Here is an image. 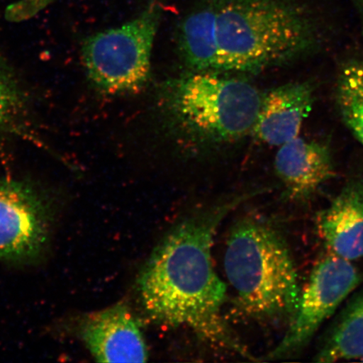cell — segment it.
<instances>
[{
  "mask_svg": "<svg viewBox=\"0 0 363 363\" xmlns=\"http://www.w3.org/2000/svg\"><path fill=\"white\" fill-rule=\"evenodd\" d=\"M240 202L235 198L177 224L154 248L138 286L144 311L155 323L188 328L208 342L247 356L222 318L226 285L212 260L217 230Z\"/></svg>",
  "mask_w": 363,
  "mask_h": 363,
  "instance_id": "obj_1",
  "label": "cell"
},
{
  "mask_svg": "<svg viewBox=\"0 0 363 363\" xmlns=\"http://www.w3.org/2000/svg\"><path fill=\"white\" fill-rule=\"evenodd\" d=\"M219 72L255 74L311 54L323 34L303 0H212Z\"/></svg>",
  "mask_w": 363,
  "mask_h": 363,
  "instance_id": "obj_2",
  "label": "cell"
},
{
  "mask_svg": "<svg viewBox=\"0 0 363 363\" xmlns=\"http://www.w3.org/2000/svg\"><path fill=\"white\" fill-rule=\"evenodd\" d=\"M225 271L238 305L257 320H291L301 289L287 244L269 224L245 217L230 230Z\"/></svg>",
  "mask_w": 363,
  "mask_h": 363,
  "instance_id": "obj_3",
  "label": "cell"
},
{
  "mask_svg": "<svg viewBox=\"0 0 363 363\" xmlns=\"http://www.w3.org/2000/svg\"><path fill=\"white\" fill-rule=\"evenodd\" d=\"M192 72L167 82L164 106L190 135L213 143L233 142L252 134L263 94L248 81Z\"/></svg>",
  "mask_w": 363,
  "mask_h": 363,
  "instance_id": "obj_4",
  "label": "cell"
},
{
  "mask_svg": "<svg viewBox=\"0 0 363 363\" xmlns=\"http://www.w3.org/2000/svg\"><path fill=\"white\" fill-rule=\"evenodd\" d=\"M162 15L161 4L152 2L135 19L85 40L82 59L95 87L123 94L138 92L147 84Z\"/></svg>",
  "mask_w": 363,
  "mask_h": 363,
  "instance_id": "obj_5",
  "label": "cell"
},
{
  "mask_svg": "<svg viewBox=\"0 0 363 363\" xmlns=\"http://www.w3.org/2000/svg\"><path fill=\"white\" fill-rule=\"evenodd\" d=\"M55 216V203L43 190L28 182L0 179V262L40 261Z\"/></svg>",
  "mask_w": 363,
  "mask_h": 363,
  "instance_id": "obj_6",
  "label": "cell"
},
{
  "mask_svg": "<svg viewBox=\"0 0 363 363\" xmlns=\"http://www.w3.org/2000/svg\"><path fill=\"white\" fill-rule=\"evenodd\" d=\"M359 283V272L352 262L330 252L321 258L301 293L284 338L269 354V359L289 357L305 347Z\"/></svg>",
  "mask_w": 363,
  "mask_h": 363,
  "instance_id": "obj_7",
  "label": "cell"
},
{
  "mask_svg": "<svg viewBox=\"0 0 363 363\" xmlns=\"http://www.w3.org/2000/svg\"><path fill=\"white\" fill-rule=\"evenodd\" d=\"M68 330L99 362L148 360V347L139 321L124 303L72 318Z\"/></svg>",
  "mask_w": 363,
  "mask_h": 363,
  "instance_id": "obj_8",
  "label": "cell"
},
{
  "mask_svg": "<svg viewBox=\"0 0 363 363\" xmlns=\"http://www.w3.org/2000/svg\"><path fill=\"white\" fill-rule=\"evenodd\" d=\"M315 101L314 87L294 82L263 94L252 135L263 143L280 147L296 138Z\"/></svg>",
  "mask_w": 363,
  "mask_h": 363,
  "instance_id": "obj_9",
  "label": "cell"
},
{
  "mask_svg": "<svg viewBox=\"0 0 363 363\" xmlns=\"http://www.w3.org/2000/svg\"><path fill=\"white\" fill-rule=\"evenodd\" d=\"M274 169L286 191L295 199L311 196L335 175L329 147L299 136L279 147Z\"/></svg>",
  "mask_w": 363,
  "mask_h": 363,
  "instance_id": "obj_10",
  "label": "cell"
},
{
  "mask_svg": "<svg viewBox=\"0 0 363 363\" xmlns=\"http://www.w3.org/2000/svg\"><path fill=\"white\" fill-rule=\"evenodd\" d=\"M317 226L330 253L350 262L363 257V182L345 186L318 216Z\"/></svg>",
  "mask_w": 363,
  "mask_h": 363,
  "instance_id": "obj_11",
  "label": "cell"
},
{
  "mask_svg": "<svg viewBox=\"0 0 363 363\" xmlns=\"http://www.w3.org/2000/svg\"><path fill=\"white\" fill-rule=\"evenodd\" d=\"M182 57L192 72H219L216 13L212 0H202L179 26Z\"/></svg>",
  "mask_w": 363,
  "mask_h": 363,
  "instance_id": "obj_12",
  "label": "cell"
},
{
  "mask_svg": "<svg viewBox=\"0 0 363 363\" xmlns=\"http://www.w3.org/2000/svg\"><path fill=\"white\" fill-rule=\"evenodd\" d=\"M363 355V291L354 297L316 354L317 362L358 359Z\"/></svg>",
  "mask_w": 363,
  "mask_h": 363,
  "instance_id": "obj_13",
  "label": "cell"
},
{
  "mask_svg": "<svg viewBox=\"0 0 363 363\" xmlns=\"http://www.w3.org/2000/svg\"><path fill=\"white\" fill-rule=\"evenodd\" d=\"M335 96L344 123L363 145V60L354 59L344 63Z\"/></svg>",
  "mask_w": 363,
  "mask_h": 363,
  "instance_id": "obj_14",
  "label": "cell"
},
{
  "mask_svg": "<svg viewBox=\"0 0 363 363\" xmlns=\"http://www.w3.org/2000/svg\"><path fill=\"white\" fill-rule=\"evenodd\" d=\"M23 98L11 72L0 61V128L11 125L20 115Z\"/></svg>",
  "mask_w": 363,
  "mask_h": 363,
  "instance_id": "obj_15",
  "label": "cell"
},
{
  "mask_svg": "<svg viewBox=\"0 0 363 363\" xmlns=\"http://www.w3.org/2000/svg\"><path fill=\"white\" fill-rule=\"evenodd\" d=\"M363 21V0H352Z\"/></svg>",
  "mask_w": 363,
  "mask_h": 363,
  "instance_id": "obj_16",
  "label": "cell"
},
{
  "mask_svg": "<svg viewBox=\"0 0 363 363\" xmlns=\"http://www.w3.org/2000/svg\"><path fill=\"white\" fill-rule=\"evenodd\" d=\"M361 360L363 362V355H362V357H361Z\"/></svg>",
  "mask_w": 363,
  "mask_h": 363,
  "instance_id": "obj_17",
  "label": "cell"
}]
</instances>
